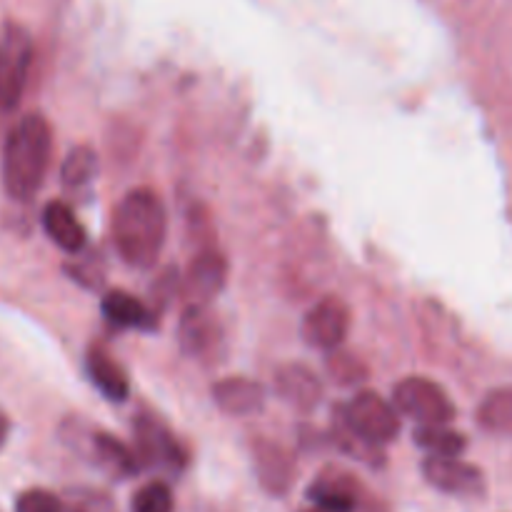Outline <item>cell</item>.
I'll use <instances>...</instances> for the list:
<instances>
[{"label":"cell","instance_id":"obj_1","mask_svg":"<svg viewBox=\"0 0 512 512\" xmlns=\"http://www.w3.org/2000/svg\"><path fill=\"white\" fill-rule=\"evenodd\" d=\"M53 155V128L40 113H28L10 128L3 143L0 178L5 193L28 203L43 188Z\"/></svg>","mask_w":512,"mask_h":512},{"label":"cell","instance_id":"obj_2","mask_svg":"<svg viewBox=\"0 0 512 512\" xmlns=\"http://www.w3.org/2000/svg\"><path fill=\"white\" fill-rule=\"evenodd\" d=\"M168 215L153 188H135L118 203L113 215V240L120 258L133 268H153L165 245Z\"/></svg>","mask_w":512,"mask_h":512},{"label":"cell","instance_id":"obj_3","mask_svg":"<svg viewBox=\"0 0 512 512\" xmlns=\"http://www.w3.org/2000/svg\"><path fill=\"white\" fill-rule=\"evenodd\" d=\"M60 438L80 458L90 460L95 468L105 470L115 480L133 478L143 468L138 450L128 448L123 440H118L115 435L105 433V430L95 428V425L85 423L80 418L63 420V425H60Z\"/></svg>","mask_w":512,"mask_h":512},{"label":"cell","instance_id":"obj_4","mask_svg":"<svg viewBox=\"0 0 512 512\" xmlns=\"http://www.w3.org/2000/svg\"><path fill=\"white\" fill-rule=\"evenodd\" d=\"M33 65V38L28 28L8 20L0 28V113L20 105Z\"/></svg>","mask_w":512,"mask_h":512},{"label":"cell","instance_id":"obj_5","mask_svg":"<svg viewBox=\"0 0 512 512\" xmlns=\"http://www.w3.org/2000/svg\"><path fill=\"white\" fill-rule=\"evenodd\" d=\"M133 430L135 450L145 468H158L168 475H180L188 468V450L163 420L155 415H138Z\"/></svg>","mask_w":512,"mask_h":512},{"label":"cell","instance_id":"obj_6","mask_svg":"<svg viewBox=\"0 0 512 512\" xmlns=\"http://www.w3.org/2000/svg\"><path fill=\"white\" fill-rule=\"evenodd\" d=\"M340 418L355 435L378 448L393 443L400 433V415L395 403H388L383 395L373 393V390H363L355 395L343 408Z\"/></svg>","mask_w":512,"mask_h":512},{"label":"cell","instance_id":"obj_7","mask_svg":"<svg viewBox=\"0 0 512 512\" xmlns=\"http://www.w3.org/2000/svg\"><path fill=\"white\" fill-rule=\"evenodd\" d=\"M393 403L400 413L418 420L420 425H448L458 415L450 395L428 378L400 380L393 390Z\"/></svg>","mask_w":512,"mask_h":512},{"label":"cell","instance_id":"obj_8","mask_svg":"<svg viewBox=\"0 0 512 512\" xmlns=\"http://www.w3.org/2000/svg\"><path fill=\"white\" fill-rule=\"evenodd\" d=\"M423 478L435 490L455 495V498H483L488 490L483 470L463 463L460 458H445V455H428L423 460Z\"/></svg>","mask_w":512,"mask_h":512},{"label":"cell","instance_id":"obj_9","mask_svg":"<svg viewBox=\"0 0 512 512\" xmlns=\"http://www.w3.org/2000/svg\"><path fill=\"white\" fill-rule=\"evenodd\" d=\"M350 330V308L338 295L318 300L303 320V338L318 350H335L345 343Z\"/></svg>","mask_w":512,"mask_h":512},{"label":"cell","instance_id":"obj_10","mask_svg":"<svg viewBox=\"0 0 512 512\" xmlns=\"http://www.w3.org/2000/svg\"><path fill=\"white\" fill-rule=\"evenodd\" d=\"M225 280H228L225 255L213 248L200 250L185 270L180 293L188 300V305H210L215 295H220V290L225 288Z\"/></svg>","mask_w":512,"mask_h":512},{"label":"cell","instance_id":"obj_11","mask_svg":"<svg viewBox=\"0 0 512 512\" xmlns=\"http://www.w3.org/2000/svg\"><path fill=\"white\" fill-rule=\"evenodd\" d=\"M360 483L350 473L330 468L308 485V500L315 508L330 512H355L360 508Z\"/></svg>","mask_w":512,"mask_h":512},{"label":"cell","instance_id":"obj_12","mask_svg":"<svg viewBox=\"0 0 512 512\" xmlns=\"http://www.w3.org/2000/svg\"><path fill=\"white\" fill-rule=\"evenodd\" d=\"M253 463L258 473L260 485L275 498H283L295 480V463L278 443L270 440H255L253 445Z\"/></svg>","mask_w":512,"mask_h":512},{"label":"cell","instance_id":"obj_13","mask_svg":"<svg viewBox=\"0 0 512 512\" xmlns=\"http://www.w3.org/2000/svg\"><path fill=\"white\" fill-rule=\"evenodd\" d=\"M180 348L190 358H205L220 340V325L208 305H188L178 325Z\"/></svg>","mask_w":512,"mask_h":512},{"label":"cell","instance_id":"obj_14","mask_svg":"<svg viewBox=\"0 0 512 512\" xmlns=\"http://www.w3.org/2000/svg\"><path fill=\"white\" fill-rule=\"evenodd\" d=\"M275 388L278 395L295 410H315L323 400V383L308 365H283L275 373Z\"/></svg>","mask_w":512,"mask_h":512},{"label":"cell","instance_id":"obj_15","mask_svg":"<svg viewBox=\"0 0 512 512\" xmlns=\"http://www.w3.org/2000/svg\"><path fill=\"white\" fill-rule=\"evenodd\" d=\"M85 368H88L90 380H93L95 388L105 395L113 403H123L130 395V383L125 370L120 368L118 360H113V355L108 353V348L100 343H93L85 355Z\"/></svg>","mask_w":512,"mask_h":512},{"label":"cell","instance_id":"obj_16","mask_svg":"<svg viewBox=\"0 0 512 512\" xmlns=\"http://www.w3.org/2000/svg\"><path fill=\"white\" fill-rule=\"evenodd\" d=\"M43 230L48 238L65 250L68 255H78L85 250V228L78 218H75L73 208L63 200H50L43 208Z\"/></svg>","mask_w":512,"mask_h":512},{"label":"cell","instance_id":"obj_17","mask_svg":"<svg viewBox=\"0 0 512 512\" xmlns=\"http://www.w3.org/2000/svg\"><path fill=\"white\" fill-rule=\"evenodd\" d=\"M213 400L223 413L253 415L263 410L265 388L250 378H223L213 385Z\"/></svg>","mask_w":512,"mask_h":512},{"label":"cell","instance_id":"obj_18","mask_svg":"<svg viewBox=\"0 0 512 512\" xmlns=\"http://www.w3.org/2000/svg\"><path fill=\"white\" fill-rule=\"evenodd\" d=\"M103 308L105 320L115 328H133V330H155L158 328V315L143 303V300L133 298L125 290H110L103 295Z\"/></svg>","mask_w":512,"mask_h":512},{"label":"cell","instance_id":"obj_19","mask_svg":"<svg viewBox=\"0 0 512 512\" xmlns=\"http://www.w3.org/2000/svg\"><path fill=\"white\" fill-rule=\"evenodd\" d=\"M98 178V155L88 145H75L63 160L60 180L70 193H85Z\"/></svg>","mask_w":512,"mask_h":512},{"label":"cell","instance_id":"obj_20","mask_svg":"<svg viewBox=\"0 0 512 512\" xmlns=\"http://www.w3.org/2000/svg\"><path fill=\"white\" fill-rule=\"evenodd\" d=\"M415 445L430 455H445V458H460L468 448V438L448 425H420L413 433Z\"/></svg>","mask_w":512,"mask_h":512},{"label":"cell","instance_id":"obj_21","mask_svg":"<svg viewBox=\"0 0 512 512\" xmlns=\"http://www.w3.org/2000/svg\"><path fill=\"white\" fill-rule=\"evenodd\" d=\"M478 423L488 433L512 438V388H498L485 395L478 408Z\"/></svg>","mask_w":512,"mask_h":512},{"label":"cell","instance_id":"obj_22","mask_svg":"<svg viewBox=\"0 0 512 512\" xmlns=\"http://www.w3.org/2000/svg\"><path fill=\"white\" fill-rule=\"evenodd\" d=\"M130 512H175L173 490L163 480L145 483L130 498Z\"/></svg>","mask_w":512,"mask_h":512},{"label":"cell","instance_id":"obj_23","mask_svg":"<svg viewBox=\"0 0 512 512\" xmlns=\"http://www.w3.org/2000/svg\"><path fill=\"white\" fill-rule=\"evenodd\" d=\"M63 505L65 512H118L115 500L98 488H70Z\"/></svg>","mask_w":512,"mask_h":512},{"label":"cell","instance_id":"obj_24","mask_svg":"<svg viewBox=\"0 0 512 512\" xmlns=\"http://www.w3.org/2000/svg\"><path fill=\"white\" fill-rule=\"evenodd\" d=\"M328 370L333 373V378L340 380L343 385H355L360 383V380H365V375H368L365 365L360 363L353 353H343L340 348L330 350Z\"/></svg>","mask_w":512,"mask_h":512},{"label":"cell","instance_id":"obj_25","mask_svg":"<svg viewBox=\"0 0 512 512\" xmlns=\"http://www.w3.org/2000/svg\"><path fill=\"white\" fill-rule=\"evenodd\" d=\"M15 512H65L63 500L48 490H25L15 500Z\"/></svg>","mask_w":512,"mask_h":512},{"label":"cell","instance_id":"obj_26","mask_svg":"<svg viewBox=\"0 0 512 512\" xmlns=\"http://www.w3.org/2000/svg\"><path fill=\"white\" fill-rule=\"evenodd\" d=\"M180 283H183V280L178 278V273H175V268H168V270H165L163 278H160L158 283H155V288H153V293H155V303L168 305L170 300H173L175 295L180 293Z\"/></svg>","mask_w":512,"mask_h":512},{"label":"cell","instance_id":"obj_27","mask_svg":"<svg viewBox=\"0 0 512 512\" xmlns=\"http://www.w3.org/2000/svg\"><path fill=\"white\" fill-rule=\"evenodd\" d=\"M8 435H10V418L5 415V410L0 408V450H3V445L8 443Z\"/></svg>","mask_w":512,"mask_h":512},{"label":"cell","instance_id":"obj_28","mask_svg":"<svg viewBox=\"0 0 512 512\" xmlns=\"http://www.w3.org/2000/svg\"><path fill=\"white\" fill-rule=\"evenodd\" d=\"M305 512H330V510H323V508H313V510H305Z\"/></svg>","mask_w":512,"mask_h":512}]
</instances>
